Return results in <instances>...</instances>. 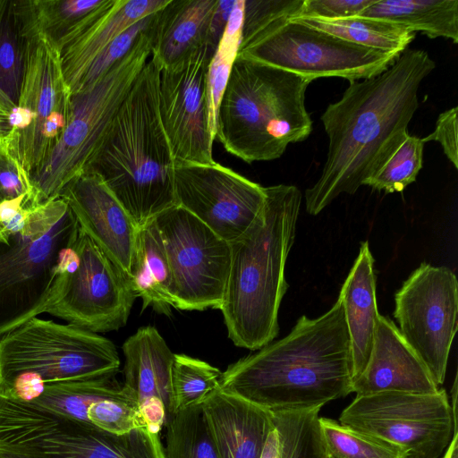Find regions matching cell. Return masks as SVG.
<instances>
[{
  "instance_id": "obj_1",
  "label": "cell",
  "mask_w": 458,
  "mask_h": 458,
  "mask_svg": "<svg viewBox=\"0 0 458 458\" xmlns=\"http://www.w3.org/2000/svg\"><path fill=\"white\" fill-rule=\"evenodd\" d=\"M436 68L427 51L406 49L382 73L350 82L321 115L328 149L321 174L305 191L306 211L319 214L342 193L353 194L409 134L422 81Z\"/></svg>"
},
{
  "instance_id": "obj_2",
  "label": "cell",
  "mask_w": 458,
  "mask_h": 458,
  "mask_svg": "<svg viewBox=\"0 0 458 458\" xmlns=\"http://www.w3.org/2000/svg\"><path fill=\"white\" fill-rule=\"evenodd\" d=\"M219 388L271 412L320 410L352 393L350 336L340 299L316 318L300 317L286 336L229 365Z\"/></svg>"
},
{
  "instance_id": "obj_3",
  "label": "cell",
  "mask_w": 458,
  "mask_h": 458,
  "mask_svg": "<svg viewBox=\"0 0 458 458\" xmlns=\"http://www.w3.org/2000/svg\"><path fill=\"white\" fill-rule=\"evenodd\" d=\"M259 215L230 242V271L219 309L228 337L258 351L278 335V312L288 284L284 270L295 238L301 192L294 185L264 187Z\"/></svg>"
},
{
  "instance_id": "obj_4",
  "label": "cell",
  "mask_w": 458,
  "mask_h": 458,
  "mask_svg": "<svg viewBox=\"0 0 458 458\" xmlns=\"http://www.w3.org/2000/svg\"><path fill=\"white\" fill-rule=\"evenodd\" d=\"M160 69L149 57L89 169L140 228L175 205L174 159L158 110Z\"/></svg>"
},
{
  "instance_id": "obj_5",
  "label": "cell",
  "mask_w": 458,
  "mask_h": 458,
  "mask_svg": "<svg viewBox=\"0 0 458 458\" xmlns=\"http://www.w3.org/2000/svg\"><path fill=\"white\" fill-rule=\"evenodd\" d=\"M0 335L47 312L77 264L80 225L62 198L23 207L1 224Z\"/></svg>"
},
{
  "instance_id": "obj_6",
  "label": "cell",
  "mask_w": 458,
  "mask_h": 458,
  "mask_svg": "<svg viewBox=\"0 0 458 458\" xmlns=\"http://www.w3.org/2000/svg\"><path fill=\"white\" fill-rule=\"evenodd\" d=\"M310 78L236 57L218 108L215 140L251 164L281 157L305 140L312 120L305 106Z\"/></svg>"
},
{
  "instance_id": "obj_7",
  "label": "cell",
  "mask_w": 458,
  "mask_h": 458,
  "mask_svg": "<svg viewBox=\"0 0 458 458\" xmlns=\"http://www.w3.org/2000/svg\"><path fill=\"white\" fill-rule=\"evenodd\" d=\"M303 0H244L237 57L310 78L352 81L377 76L400 55L379 52L339 38L290 18Z\"/></svg>"
},
{
  "instance_id": "obj_8",
  "label": "cell",
  "mask_w": 458,
  "mask_h": 458,
  "mask_svg": "<svg viewBox=\"0 0 458 458\" xmlns=\"http://www.w3.org/2000/svg\"><path fill=\"white\" fill-rule=\"evenodd\" d=\"M154 24L89 88L72 95L69 123L44 164L30 176L31 205L59 198L87 172L121 106L151 55Z\"/></svg>"
},
{
  "instance_id": "obj_9",
  "label": "cell",
  "mask_w": 458,
  "mask_h": 458,
  "mask_svg": "<svg viewBox=\"0 0 458 458\" xmlns=\"http://www.w3.org/2000/svg\"><path fill=\"white\" fill-rule=\"evenodd\" d=\"M119 369L112 341L71 324L36 317L0 335V393L23 374L48 384L116 376Z\"/></svg>"
},
{
  "instance_id": "obj_10",
  "label": "cell",
  "mask_w": 458,
  "mask_h": 458,
  "mask_svg": "<svg viewBox=\"0 0 458 458\" xmlns=\"http://www.w3.org/2000/svg\"><path fill=\"white\" fill-rule=\"evenodd\" d=\"M342 425L398 446L405 458H438L457 427L445 389L435 394L384 392L356 395Z\"/></svg>"
},
{
  "instance_id": "obj_11",
  "label": "cell",
  "mask_w": 458,
  "mask_h": 458,
  "mask_svg": "<svg viewBox=\"0 0 458 458\" xmlns=\"http://www.w3.org/2000/svg\"><path fill=\"white\" fill-rule=\"evenodd\" d=\"M15 21L23 43V76L10 116L11 131L0 142L30 178L48 156L43 140L47 121L55 112L71 115L72 95L64 77L55 41Z\"/></svg>"
},
{
  "instance_id": "obj_12",
  "label": "cell",
  "mask_w": 458,
  "mask_h": 458,
  "mask_svg": "<svg viewBox=\"0 0 458 458\" xmlns=\"http://www.w3.org/2000/svg\"><path fill=\"white\" fill-rule=\"evenodd\" d=\"M154 220L172 271L175 309L219 310L230 271V243L178 205Z\"/></svg>"
},
{
  "instance_id": "obj_13",
  "label": "cell",
  "mask_w": 458,
  "mask_h": 458,
  "mask_svg": "<svg viewBox=\"0 0 458 458\" xmlns=\"http://www.w3.org/2000/svg\"><path fill=\"white\" fill-rule=\"evenodd\" d=\"M10 450L29 458H165L159 434L147 427L114 435L37 404L16 422Z\"/></svg>"
},
{
  "instance_id": "obj_14",
  "label": "cell",
  "mask_w": 458,
  "mask_h": 458,
  "mask_svg": "<svg viewBox=\"0 0 458 458\" xmlns=\"http://www.w3.org/2000/svg\"><path fill=\"white\" fill-rule=\"evenodd\" d=\"M457 313V278L445 267L421 263L394 294L398 329L438 386L445 381Z\"/></svg>"
},
{
  "instance_id": "obj_15",
  "label": "cell",
  "mask_w": 458,
  "mask_h": 458,
  "mask_svg": "<svg viewBox=\"0 0 458 458\" xmlns=\"http://www.w3.org/2000/svg\"><path fill=\"white\" fill-rule=\"evenodd\" d=\"M75 251L77 264L47 313L94 333L123 327L136 299L129 277L81 229Z\"/></svg>"
},
{
  "instance_id": "obj_16",
  "label": "cell",
  "mask_w": 458,
  "mask_h": 458,
  "mask_svg": "<svg viewBox=\"0 0 458 458\" xmlns=\"http://www.w3.org/2000/svg\"><path fill=\"white\" fill-rule=\"evenodd\" d=\"M178 205L227 242L238 239L263 208L264 187L217 162L174 163Z\"/></svg>"
},
{
  "instance_id": "obj_17",
  "label": "cell",
  "mask_w": 458,
  "mask_h": 458,
  "mask_svg": "<svg viewBox=\"0 0 458 458\" xmlns=\"http://www.w3.org/2000/svg\"><path fill=\"white\" fill-rule=\"evenodd\" d=\"M213 53L206 46L160 70L159 116L174 163L215 162L207 92Z\"/></svg>"
},
{
  "instance_id": "obj_18",
  "label": "cell",
  "mask_w": 458,
  "mask_h": 458,
  "mask_svg": "<svg viewBox=\"0 0 458 458\" xmlns=\"http://www.w3.org/2000/svg\"><path fill=\"white\" fill-rule=\"evenodd\" d=\"M59 197L68 204L81 229L130 277L139 227L101 177L87 171Z\"/></svg>"
},
{
  "instance_id": "obj_19",
  "label": "cell",
  "mask_w": 458,
  "mask_h": 458,
  "mask_svg": "<svg viewBox=\"0 0 458 458\" xmlns=\"http://www.w3.org/2000/svg\"><path fill=\"white\" fill-rule=\"evenodd\" d=\"M169 0H103L56 41L64 77L72 95L98 55L119 35L158 12Z\"/></svg>"
},
{
  "instance_id": "obj_20",
  "label": "cell",
  "mask_w": 458,
  "mask_h": 458,
  "mask_svg": "<svg viewBox=\"0 0 458 458\" xmlns=\"http://www.w3.org/2000/svg\"><path fill=\"white\" fill-rule=\"evenodd\" d=\"M122 349L123 386L136 398L147 428L159 434L174 413L171 370L174 353L152 326L139 328Z\"/></svg>"
},
{
  "instance_id": "obj_21",
  "label": "cell",
  "mask_w": 458,
  "mask_h": 458,
  "mask_svg": "<svg viewBox=\"0 0 458 458\" xmlns=\"http://www.w3.org/2000/svg\"><path fill=\"white\" fill-rule=\"evenodd\" d=\"M439 389L398 327L389 318L380 315L370 357L363 372L352 382V393L435 394Z\"/></svg>"
},
{
  "instance_id": "obj_22",
  "label": "cell",
  "mask_w": 458,
  "mask_h": 458,
  "mask_svg": "<svg viewBox=\"0 0 458 458\" xmlns=\"http://www.w3.org/2000/svg\"><path fill=\"white\" fill-rule=\"evenodd\" d=\"M218 458H260L272 412L220 388L201 404Z\"/></svg>"
},
{
  "instance_id": "obj_23",
  "label": "cell",
  "mask_w": 458,
  "mask_h": 458,
  "mask_svg": "<svg viewBox=\"0 0 458 458\" xmlns=\"http://www.w3.org/2000/svg\"><path fill=\"white\" fill-rule=\"evenodd\" d=\"M338 298L344 306L350 336L353 382L368 364L380 316L376 300L374 259L367 241L361 243Z\"/></svg>"
},
{
  "instance_id": "obj_24",
  "label": "cell",
  "mask_w": 458,
  "mask_h": 458,
  "mask_svg": "<svg viewBox=\"0 0 458 458\" xmlns=\"http://www.w3.org/2000/svg\"><path fill=\"white\" fill-rule=\"evenodd\" d=\"M216 3L217 0H169L157 12L150 58L160 70L208 46Z\"/></svg>"
},
{
  "instance_id": "obj_25",
  "label": "cell",
  "mask_w": 458,
  "mask_h": 458,
  "mask_svg": "<svg viewBox=\"0 0 458 458\" xmlns=\"http://www.w3.org/2000/svg\"><path fill=\"white\" fill-rule=\"evenodd\" d=\"M130 281L142 310L151 307L166 316L176 301L171 267L155 220L140 227L131 258Z\"/></svg>"
},
{
  "instance_id": "obj_26",
  "label": "cell",
  "mask_w": 458,
  "mask_h": 458,
  "mask_svg": "<svg viewBox=\"0 0 458 458\" xmlns=\"http://www.w3.org/2000/svg\"><path fill=\"white\" fill-rule=\"evenodd\" d=\"M358 16L386 20L458 43V0H375Z\"/></svg>"
},
{
  "instance_id": "obj_27",
  "label": "cell",
  "mask_w": 458,
  "mask_h": 458,
  "mask_svg": "<svg viewBox=\"0 0 458 458\" xmlns=\"http://www.w3.org/2000/svg\"><path fill=\"white\" fill-rule=\"evenodd\" d=\"M290 19L355 45L388 54L401 55L416 37L415 32L400 24L358 15L335 20L314 17Z\"/></svg>"
},
{
  "instance_id": "obj_28",
  "label": "cell",
  "mask_w": 458,
  "mask_h": 458,
  "mask_svg": "<svg viewBox=\"0 0 458 458\" xmlns=\"http://www.w3.org/2000/svg\"><path fill=\"white\" fill-rule=\"evenodd\" d=\"M124 396L134 397L128 389L120 385L115 376H106L46 384L42 394L31 402L64 416L89 422L87 411L92 403L105 398Z\"/></svg>"
},
{
  "instance_id": "obj_29",
  "label": "cell",
  "mask_w": 458,
  "mask_h": 458,
  "mask_svg": "<svg viewBox=\"0 0 458 458\" xmlns=\"http://www.w3.org/2000/svg\"><path fill=\"white\" fill-rule=\"evenodd\" d=\"M103 0L8 1L15 19L56 41L73 24L101 4Z\"/></svg>"
},
{
  "instance_id": "obj_30",
  "label": "cell",
  "mask_w": 458,
  "mask_h": 458,
  "mask_svg": "<svg viewBox=\"0 0 458 458\" xmlns=\"http://www.w3.org/2000/svg\"><path fill=\"white\" fill-rule=\"evenodd\" d=\"M165 427V458H218L201 405L174 412Z\"/></svg>"
},
{
  "instance_id": "obj_31",
  "label": "cell",
  "mask_w": 458,
  "mask_h": 458,
  "mask_svg": "<svg viewBox=\"0 0 458 458\" xmlns=\"http://www.w3.org/2000/svg\"><path fill=\"white\" fill-rule=\"evenodd\" d=\"M243 13L244 0H235L226 28L208 64V122L214 140L219 105L240 47Z\"/></svg>"
},
{
  "instance_id": "obj_32",
  "label": "cell",
  "mask_w": 458,
  "mask_h": 458,
  "mask_svg": "<svg viewBox=\"0 0 458 458\" xmlns=\"http://www.w3.org/2000/svg\"><path fill=\"white\" fill-rule=\"evenodd\" d=\"M319 409L272 412L280 458H328L319 428Z\"/></svg>"
},
{
  "instance_id": "obj_33",
  "label": "cell",
  "mask_w": 458,
  "mask_h": 458,
  "mask_svg": "<svg viewBox=\"0 0 458 458\" xmlns=\"http://www.w3.org/2000/svg\"><path fill=\"white\" fill-rule=\"evenodd\" d=\"M222 372L199 359L175 354L171 370L174 412L201 405L220 386Z\"/></svg>"
},
{
  "instance_id": "obj_34",
  "label": "cell",
  "mask_w": 458,
  "mask_h": 458,
  "mask_svg": "<svg viewBox=\"0 0 458 458\" xmlns=\"http://www.w3.org/2000/svg\"><path fill=\"white\" fill-rule=\"evenodd\" d=\"M321 437L328 458H405L396 445L319 417Z\"/></svg>"
},
{
  "instance_id": "obj_35",
  "label": "cell",
  "mask_w": 458,
  "mask_h": 458,
  "mask_svg": "<svg viewBox=\"0 0 458 458\" xmlns=\"http://www.w3.org/2000/svg\"><path fill=\"white\" fill-rule=\"evenodd\" d=\"M421 138L407 135L398 148L364 185L386 193L403 191L416 181L423 166Z\"/></svg>"
},
{
  "instance_id": "obj_36",
  "label": "cell",
  "mask_w": 458,
  "mask_h": 458,
  "mask_svg": "<svg viewBox=\"0 0 458 458\" xmlns=\"http://www.w3.org/2000/svg\"><path fill=\"white\" fill-rule=\"evenodd\" d=\"M23 76V43L8 1L0 12V89L17 103Z\"/></svg>"
},
{
  "instance_id": "obj_37",
  "label": "cell",
  "mask_w": 458,
  "mask_h": 458,
  "mask_svg": "<svg viewBox=\"0 0 458 458\" xmlns=\"http://www.w3.org/2000/svg\"><path fill=\"white\" fill-rule=\"evenodd\" d=\"M87 417L92 425L114 435H123L147 427L140 406L132 396L98 400L88 408Z\"/></svg>"
},
{
  "instance_id": "obj_38",
  "label": "cell",
  "mask_w": 458,
  "mask_h": 458,
  "mask_svg": "<svg viewBox=\"0 0 458 458\" xmlns=\"http://www.w3.org/2000/svg\"><path fill=\"white\" fill-rule=\"evenodd\" d=\"M156 13L139 21L109 44L90 65L75 94L89 88L123 58L131 49L140 35L154 24Z\"/></svg>"
},
{
  "instance_id": "obj_39",
  "label": "cell",
  "mask_w": 458,
  "mask_h": 458,
  "mask_svg": "<svg viewBox=\"0 0 458 458\" xmlns=\"http://www.w3.org/2000/svg\"><path fill=\"white\" fill-rule=\"evenodd\" d=\"M32 194L29 174L0 142V203L27 196L31 204Z\"/></svg>"
},
{
  "instance_id": "obj_40",
  "label": "cell",
  "mask_w": 458,
  "mask_h": 458,
  "mask_svg": "<svg viewBox=\"0 0 458 458\" xmlns=\"http://www.w3.org/2000/svg\"><path fill=\"white\" fill-rule=\"evenodd\" d=\"M375 0H303L296 17L335 20L359 15Z\"/></svg>"
},
{
  "instance_id": "obj_41",
  "label": "cell",
  "mask_w": 458,
  "mask_h": 458,
  "mask_svg": "<svg viewBox=\"0 0 458 458\" xmlns=\"http://www.w3.org/2000/svg\"><path fill=\"white\" fill-rule=\"evenodd\" d=\"M425 144L428 141H437L455 169L458 168V121L457 106L441 113L436 122L434 131L421 138Z\"/></svg>"
},
{
  "instance_id": "obj_42",
  "label": "cell",
  "mask_w": 458,
  "mask_h": 458,
  "mask_svg": "<svg viewBox=\"0 0 458 458\" xmlns=\"http://www.w3.org/2000/svg\"><path fill=\"white\" fill-rule=\"evenodd\" d=\"M235 0H217L211 17L208 46L214 52L228 23Z\"/></svg>"
},
{
  "instance_id": "obj_43",
  "label": "cell",
  "mask_w": 458,
  "mask_h": 458,
  "mask_svg": "<svg viewBox=\"0 0 458 458\" xmlns=\"http://www.w3.org/2000/svg\"><path fill=\"white\" fill-rule=\"evenodd\" d=\"M16 103L0 89V141L11 131L10 116Z\"/></svg>"
},
{
  "instance_id": "obj_44",
  "label": "cell",
  "mask_w": 458,
  "mask_h": 458,
  "mask_svg": "<svg viewBox=\"0 0 458 458\" xmlns=\"http://www.w3.org/2000/svg\"><path fill=\"white\" fill-rule=\"evenodd\" d=\"M280 453L281 443L278 433L274 426V428L268 435L260 458H280Z\"/></svg>"
},
{
  "instance_id": "obj_45",
  "label": "cell",
  "mask_w": 458,
  "mask_h": 458,
  "mask_svg": "<svg viewBox=\"0 0 458 458\" xmlns=\"http://www.w3.org/2000/svg\"><path fill=\"white\" fill-rule=\"evenodd\" d=\"M5 3H6V1H0V12L3 9V7L4 6Z\"/></svg>"
},
{
  "instance_id": "obj_46",
  "label": "cell",
  "mask_w": 458,
  "mask_h": 458,
  "mask_svg": "<svg viewBox=\"0 0 458 458\" xmlns=\"http://www.w3.org/2000/svg\"><path fill=\"white\" fill-rule=\"evenodd\" d=\"M1 231H2V226H1V225H0V233H1Z\"/></svg>"
}]
</instances>
